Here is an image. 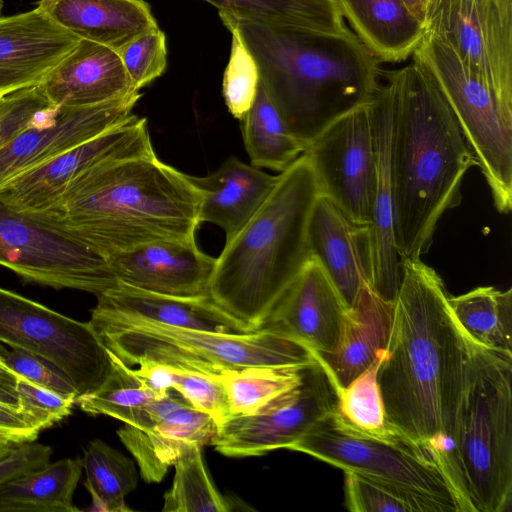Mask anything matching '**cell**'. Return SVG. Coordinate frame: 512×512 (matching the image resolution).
Instances as JSON below:
<instances>
[{"label":"cell","instance_id":"obj_12","mask_svg":"<svg viewBox=\"0 0 512 512\" xmlns=\"http://www.w3.org/2000/svg\"><path fill=\"white\" fill-rule=\"evenodd\" d=\"M337 386L315 355L301 381L256 412L232 415L218 427L215 449L229 457L288 449L337 409Z\"/></svg>","mask_w":512,"mask_h":512},{"label":"cell","instance_id":"obj_38","mask_svg":"<svg viewBox=\"0 0 512 512\" xmlns=\"http://www.w3.org/2000/svg\"><path fill=\"white\" fill-rule=\"evenodd\" d=\"M383 355L347 386L337 388L339 413L354 427L372 434H387L395 430L386 420L378 384Z\"/></svg>","mask_w":512,"mask_h":512},{"label":"cell","instance_id":"obj_11","mask_svg":"<svg viewBox=\"0 0 512 512\" xmlns=\"http://www.w3.org/2000/svg\"><path fill=\"white\" fill-rule=\"evenodd\" d=\"M0 265L25 282L96 296L118 284L106 259L1 201Z\"/></svg>","mask_w":512,"mask_h":512},{"label":"cell","instance_id":"obj_39","mask_svg":"<svg viewBox=\"0 0 512 512\" xmlns=\"http://www.w3.org/2000/svg\"><path fill=\"white\" fill-rule=\"evenodd\" d=\"M231 35V51L224 71L222 93L231 115L241 120L251 108L259 86L257 63L235 28Z\"/></svg>","mask_w":512,"mask_h":512},{"label":"cell","instance_id":"obj_17","mask_svg":"<svg viewBox=\"0 0 512 512\" xmlns=\"http://www.w3.org/2000/svg\"><path fill=\"white\" fill-rule=\"evenodd\" d=\"M369 107L376 161L369 222L372 289L384 300L394 302L401 280V259L395 240L394 97L388 80L380 84Z\"/></svg>","mask_w":512,"mask_h":512},{"label":"cell","instance_id":"obj_50","mask_svg":"<svg viewBox=\"0 0 512 512\" xmlns=\"http://www.w3.org/2000/svg\"><path fill=\"white\" fill-rule=\"evenodd\" d=\"M15 444L18 443H14L9 439L0 436V457L7 454Z\"/></svg>","mask_w":512,"mask_h":512},{"label":"cell","instance_id":"obj_20","mask_svg":"<svg viewBox=\"0 0 512 512\" xmlns=\"http://www.w3.org/2000/svg\"><path fill=\"white\" fill-rule=\"evenodd\" d=\"M118 282L148 292L183 298L209 296L216 258L196 241H158L107 259Z\"/></svg>","mask_w":512,"mask_h":512},{"label":"cell","instance_id":"obj_34","mask_svg":"<svg viewBox=\"0 0 512 512\" xmlns=\"http://www.w3.org/2000/svg\"><path fill=\"white\" fill-rule=\"evenodd\" d=\"M311 362L224 370L219 380L227 392L231 416L254 413L297 385Z\"/></svg>","mask_w":512,"mask_h":512},{"label":"cell","instance_id":"obj_44","mask_svg":"<svg viewBox=\"0 0 512 512\" xmlns=\"http://www.w3.org/2000/svg\"><path fill=\"white\" fill-rule=\"evenodd\" d=\"M19 410L40 431L69 416L75 401L18 376Z\"/></svg>","mask_w":512,"mask_h":512},{"label":"cell","instance_id":"obj_43","mask_svg":"<svg viewBox=\"0 0 512 512\" xmlns=\"http://www.w3.org/2000/svg\"><path fill=\"white\" fill-rule=\"evenodd\" d=\"M0 361L18 376L76 403L78 393L73 382L63 371L41 356L11 347Z\"/></svg>","mask_w":512,"mask_h":512},{"label":"cell","instance_id":"obj_13","mask_svg":"<svg viewBox=\"0 0 512 512\" xmlns=\"http://www.w3.org/2000/svg\"><path fill=\"white\" fill-rule=\"evenodd\" d=\"M369 103L334 120L304 151L320 194L354 222L368 225L376 170Z\"/></svg>","mask_w":512,"mask_h":512},{"label":"cell","instance_id":"obj_15","mask_svg":"<svg viewBox=\"0 0 512 512\" xmlns=\"http://www.w3.org/2000/svg\"><path fill=\"white\" fill-rule=\"evenodd\" d=\"M153 154L146 118L133 115L3 183L0 201L24 215L40 213L58 202L71 181L95 163Z\"/></svg>","mask_w":512,"mask_h":512},{"label":"cell","instance_id":"obj_36","mask_svg":"<svg viewBox=\"0 0 512 512\" xmlns=\"http://www.w3.org/2000/svg\"><path fill=\"white\" fill-rule=\"evenodd\" d=\"M111 353L115 364L112 375L97 391L78 398L75 404L86 413L110 416L125 424L137 409L162 397L145 386L130 366Z\"/></svg>","mask_w":512,"mask_h":512},{"label":"cell","instance_id":"obj_28","mask_svg":"<svg viewBox=\"0 0 512 512\" xmlns=\"http://www.w3.org/2000/svg\"><path fill=\"white\" fill-rule=\"evenodd\" d=\"M354 34L379 63H397L412 56L424 25L404 0H336Z\"/></svg>","mask_w":512,"mask_h":512},{"label":"cell","instance_id":"obj_4","mask_svg":"<svg viewBox=\"0 0 512 512\" xmlns=\"http://www.w3.org/2000/svg\"><path fill=\"white\" fill-rule=\"evenodd\" d=\"M253 55L260 84L306 147L334 120L378 90L377 59L350 30L329 33L269 26L219 11Z\"/></svg>","mask_w":512,"mask_h":512},{"label":"cell","instance_id":"obj_33","mask_svg":"<svg viewBox=\"0 0 512 512\" xmlns=\"http://www.w3.org/2000/svg\"><path fill=\"white\" fill-rule=\"evenodd\" d=\"M86 473L84 485L92 498L85 510L102 512L130 511L125 496L138 481L134 462L100 439L90 441L82 458Z\"/></svg>","mask_w":512,"mask_h":512},{"label":"cell","instance_id":"obj_19","mask_svg":"<svg viewBox=\"0 0 512 512\" xmlns=\"http://www.w3.org/2000/svg\"><path fill=\"white\" fill-rule=\"evenodd\" d=\"M307 242L310 257L324 270L347 310L372 288L369 225L354 222L321 194L310 213Z\"/></svg>","mask_w":512,"mask_h":512},{"label":"cell","instance_id":"obj_10","mask_svg":"<svg viewBox=\"0 0 512 512\" xmlns=\"http://www.w3.org/2000/svg\"><path fill=\"white\" fill-rule=\"evenodd\" d=\"M0 342L50 361L73 382L78 398L112 375L111 351L90 321L80 322L0 288Z\"/></svg>","mask_w":512,"mask_h":512},{"label":"cell","instance_id":"obj_53","mask_svg":"<svg viewBox=\"0 0 512 512\" xmlns=\"http://www.w3.org/2000/svg\"><path fill=\"white\" fill-rule=\"evenodd\" d=\"M3 101H4V98L0 99V108L2 107Z\"/></svg>","mask_w":512,"mask_h":512},{"label":"cell","instance_id":"obj_24","mask_svg":"<svg viewBox=\"0 0 512 512\" xmlns=\"http://www.w3.org/2000/svg\"><path fill=\"white\" fill-rule=\"evenodd\" d=\"M277 178L234 156L206 176L189 175L201 193L200 223L219 226L229 240L261 207Z\"/></svg>","mask_w":512,"mask_h":512},{"label":"cell","instance_id":"obj_6","mask_svg":"<svg viewBox=\"0 0 512 512\" xmlns=\"http://www.w3.org/2000/svg\"><path fill=\"white\" fill-rule=\"evenodd\" d=\"M450 451L474 512L511 510L512 354L470 339Z\"/></svg>","mask_w":512,"mask_h":512},{"label":"cell","instance_id":"obj_27","mask_svg":"<svg viewBox=\"0 0 512 512\" xmlns=\"http://www.w3.org/2000/svg\"><path fill=\"white\" fill-rule=\"evenodd\" d=\"M97 299L95 307L98 309L169 327L233 334L254 332L225 312L210 297L162 295L118 282Z\"/></svg>","mask_w":512,"mask_h":512},{"label":"cell","instance_id":"obj_1","mask_svg":"<svg viewBox=\"0 0 512 512\" xmlns=\"http://www.w3.org/2000/svg\"><path fill=\"white\" fill-rule=\"evenodd\" d=\"M448 297L432 267L421 259L401 261L378 384L388 424L454 464L450 438L470 339L456 322Z\"/></svg>","mask_w":512,"mask_h":512},{"label":"cell","instance_id":"obj_41","mask_svg":"<svg viewBox=\"0 0 512 512\" xmlns=\"http://www.w3.org/2000/svg\"><path fill=\"white\" fill-rule=\"evenodd\" d=\"M117 51L136 90L140 91L166 69V36L159 27L135 37Z\"/></svg>","mask_w":512,"mask_h":512},{"label":"cell","instance_id":"obj_26","mask_svg":"<svg viewBox=\"0 0 512 512\" xmlns=\"http://www.w3.org/2000/svg\"><path fill=\"white\" fill-rule=\"evenodd\" d=\"M37 7L79 39L115 50L158 28L144 0H39Z\"/></svg>","mask_w":512,"mask_h":512},{"label":"cell","instance_id":"obj_47","mask_svg":"<svg viewBox=\"0 0 512 512\" xmlns=\"http://www.w3.org/2000/svg\"><path fill=\"white\" fill-rule=\"evenodd\" d=\"M138 366V369H132L133 374L160 397L173 390L175 372L171 366L155 362H145Z\"/></svg>","mask_w":512,"mask_h":512},{"label":"cell","instance_id":"obj_51","mask_svg":"<svg viewBox=\"0 0 512 512\" xmlns=\"http://www.w3.org/2000/svg\"><path fill=\"white\" fill-rule=\"evenodd\" d=\"M8 350L6 349V347L3 345V343L0 342V360L3 358V356L5 355V353L7 352Z\"/></svg>","mask_w":512,"mask_h":512},{"label":"cell","instance_id":"obj_22","mask_svg":"<svg viewBox=\"0 0 512 512\" xmlns=\"http://www.w3.org/2000/svg\"><path fill=\"white\" fill-rule=\"evenodd\" d=\"M346 310L324 270L310 258L264 326L286 334L321 355L335 348Z\"/></svg>","mask_w":512,"mask_h":512},{"label":"cell","instance_id":"obj_30","mask_svg":"<svg viewBox=\"0 0 512 512\" xmlns=\"http://www.w3.org/2000/svg\"><path fill=\"white\" fill-rule=\"evenodd\" d=\"M450 310L463 332L477 344L512 354V289L476 287L448 297Z\"/></svg>","mask_w":512,"mask_h":512},{"label":"cell","instance_id":"obj_29","mask_svg":"<svg viewBox=\"0 0 512 512\" xmlns=\"http://www.w3.org/2000/svg\"><path fill=\"white\" fill-rule=\"evenodd\" d=\"M82 458H63L0 486V512H76Z\"/></svg>","mask_w":512,"mask_h":512},{"label":"cell","instance_id":"obj_35","mask_svg":"<svg viewBox=\"0 0 512 512\" xmlns=\"http://www.w3.org/2000/svg\"><path fill=\"white\" fill-rule=\"evenodd\" d=\"M202 447L186 449L173 465L174 480L164 495V512H227L230 504L214 486L202 457Z\"/></svg>","mask_w":512,"mask_h":512},{"label":"cell","instance_id":"obj_46","mask_svg":"<svg viewBox=\"0 0 512 512\" xmlns=\"http://www.w3.org/2000/svg\"><path fill=\"white\" fill-rule=\"evenodd\" d=\"M40 432L25 413L0 404V436L24 443L35 441Z\"/></svg>","mask_w":512,"mask_h":512},{"label":"cell","instance_id":"obj_49","mask_svg":"<svg viewBox=\"0 0 512 512\" xmlns=\"http://www.w3.org/2000/svg\"><path fill=\"white\" fill-rule=\"evenodd\" d=\"M436 1L437 0H404L409 11L424 25V27Z\"/></svg>","mask_w":512,"mask_h":512},{"label":"cell","instance_id":"obj_40","mask_svg":"<svg viewBox=\"0 0 512 512\" xmlns=\"http://www.w3.org/2000/svg\"><path fill=\"white\" fill-rule=\"evenodd\" d=\"M58 111L40 85L4 97L0 108V150L31 127L52 119Z\"/></svg>","mask_w":512,"mask_h":512},{"label":"cell","instance_id":"obj_2","mask_svg":"<svg viewBox=\"0 0 512 512\" xmlns=\"http://www.w3.org/2000/svg\"><path fill=\"white\" fill-rule=\"evenodd\" d=\"M201 193L156 154L107 159L76 176L49 209L26 215L104 259L158 241H196Z\"/></svg>","mask_w":512,"mask_h":512},{"label":"cell","instance_id":"obj_3","mask_svg":"<svg viewBox=\"0 0 512 512\" xmlns=\"http://www.w3.org/2000/svg\"><path fill=\"white\" fill-rule=\"evenodd\" d=\"M393 89L395 240L401 261L428 252L445 211L461 202L476 160L443 94L416 61L385 74Z\"/></svg>","mask_w":512,"mask_h":512},{"label":"cell","instance_id":"obj_31","mask_svg":"<svg viewBox=\"0 0 512 512\" xmlns=\"http://www.w3.org/2000/svg\"><path fill=\"white\" fill-rule=\"evenodd\" d=\"M269 26L329 33L349 31L336 0H202Z\"/></svg>","mask_w":512,"mask_h":512},{"label":"cell","instance_id":"obj_21","mask_svg":"<svg viewBox=\"0 0 512 512\" xmlns=\"http://www.w3.org/2000/svg\"><path fill=\"white\" fill-rule=\"evenodd\" d=\"M79 40L38 7L0 16V99L39 86Z\"/></svg>","mask_w":512,"mask_h":512},{"label":"cell","instance_id":"obj_32","mask_svg":"<svg viewBox=\"0 0 512 512\" xmlns=\"http://www.w3.org/2000/svg\"><path fill=\"white\" fill-rule=\"evenodd\" d=\"M240 122L245 149L255 167L282 172L306 149L291 133L260 81L255 100Z\"/></svg>","mask_w":512,"mask_h":512},{"label":"cell","instance_id":"obj_9","mask_svg":"<svg viewBox=\"0 0 512 512\" xmlns=\"http://www.w3.org/2000/svg\"><path fill=\"white\" fill-rule=\"evenodd\" d=\"M431 76L468 142L498 212L512 208V99L471 70L429 31L412 54Z\"/></svg>","mask_w":512,"mask_h":512},{"label":"cell","instance_id":"obj_18","mask_svg":"<svg viewBox=\"0 0 512 512\" xmlns=\"http://www.w3.org/2000/svg\"><path fill=\"white\" fill-rule=\"evenodd\" d=\"M140 91L97 105L59 108L50 120L31 127L0 150V186L13 177L125 122Z\"/></svg>","mask_w":512,"mask_h":512},{"label":"cell","instance_id":"obj_25","mask_svg":"<svg viewBox=\"0 0 512 512\" xmlns=\"http://www.w3.org/2000/svg\"><path fill=\"white\" fill-rule=\"evenodd\" d=\"M393 321V302L366 289L346 310L335 348L315 354L337 388L347 386L386 351Z\"/></svg>","mask_w":512,"mask_h":512},{"label":"cell","instance_id":"obj_23","mask_svg":"<svg viewBox=\"0 0 512 512\" xmlns=\"http://www.w3.org/2000/svg\"><path fill=\"white\" fill-rule=\"evenodd\" d=\"M56 108L101 104L136 90L117 50L80 39L40 84Z\"/></svg>","mask_w":512,"mask_h":512},{"label":"cell","instance_id":"obj_8","mask_svg":"<svg viewBox=\"0 0 512 512\" xmlns=\"http://www.w3.org/2000/svg\"><path fill=\"white\" fill-rule=\"evenodd\" d=\"M289 450L308 454L344 472L395 485L435 500L444 512H474L461 479L445 457L393 430L372 434L350 424L336 409Z\"/></svg>","mask_w":512,"mask_h":512},{"label":"cell","instance_id":"obj_14","mask_svg":"<svg viewBox=\"0 0 512 512\" xmlns=\"http://www.w3.org/2000/svg\"><path fill=\"white\" fill-rule=\"evenodd\" d=\"M425 29L512 99V0H437Z\"/></svg>","mask_w":512,"mask_h":512},{"label":"cell","instance_id":"obj_37","mask_svg":"<svg viewBox=\"0 0 512 512\" xmlns=\"http://www.w3.org/2000/svg\"><path fill=\"white\" fill-rule=\"evenodd\" d=\"M345 473V506L352 512H444L433 499L395 485Z\"/></svg>","mask_w":512,"mask_h":512},{"label":"cell","instance_id":"obj_48","mask_svg":"<svg viewBox=\"0 0 512 512\" xmlns=\"http://www.w3.org/2000/svg\"><path fill=\"white\" fill-rule=\"evenodd\" d=\"M18 375L0 361V404L19 410Z\"/></svg>","mask_w":512,"mask_h":512},{"label":"cell","instance_id":"obj_7","mask_svg":"<svg viewBox=\"0 0 512 512\" xmlns=\"http://www.w3.org/2000/svg\"><path fill=\"white\" fill-rule=\"evenodd\" d=\"M89 321L107 348L130 367L155 362L219 379L226 369L315 359L306 346L266 326L244 334L174 328L96 307Z\"/></svg>","mask_w":512,"mask_h":512},{"label":"cell","instance_id":"obj_42","mask_svg":"<svg viewBox=\"0 0 512 512\" xmlns=\"http://www.w3.org/2000/svg\"><path fill=\"white\" fill-rule=\"evenodd\" d=\"M173 390L193 408L208 414L218 424L231 416L228 395L223 383L206 374L174 368Z\"/></svg>","mask_w":512,"mask_h":512},{"label":"cell","instance_id":"obj_5","mask_svg":"<svg viewBox=\"0 0 512 512\" xmlns=\"http://www.w3.org/2000/svg\"><path fill=\"white\" fill-rule=\"evenodd\" d=\"M320 194L303 153L278 174L257 212L216 258L209 296L251 331L261 329L310 260L307 228Z\"/></svg>","mask_w":512,"mask_h":512},{"label":"cell","instance_id":"obj_52","mask_svg":"<svg viewBox=\"0 0 512 512\" xmlns=\"http://www.w3.org/2000/svg\"><path fill=\"white\" fill-rule=\"evenodd\" d=\"M2 7H3V1L0 0V14H1V11H2Z\"/></svg>","mask_w":512,"mask_h":512},{"label":"cell","instance_id":"obj_16","mask_svg":"<svg viewBox=\"0 0 512 512\" xmlns=\"http://www.w3.org/2000/svg\"><path fill=\"white\" fill-rule=\"evenodd\" d=\"M117 434L137 461L142 478L158 483L193 445H213L218 424L171 392L137 409Z\"/></svg>","mask_w":512,"mask_h":512},{"label":"cell","instance_id":"obj_45","mask_svg":"<svg viewBox=\"0 0 512 512\" xmlns=\"http://www.w3.org/2000/svg\"><path fill=\"white\" fill-rule=\"evenodd\" d=\"M52 453L50 446L34 441L15 444L7 454L0 457V486L42 468L50 462Z\"/></svg>","mask_w":512,"mask_h":512}]
</instances>
